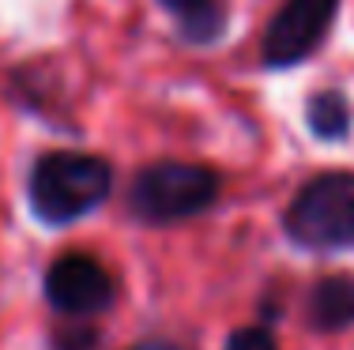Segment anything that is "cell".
<instances>
[{
	"mask_svg": "<svg viewBox=\"0 0 354 350\" xmlns=\"http://www.w3.org/2000/svg\"><path fill=\"white\" fill-rule=\"evenodd\" d=\"M113 196V166L91 151H46L27 173V207L41 226H72Z\"/></svg>",
	"mask_w": 354,
	"mask_h": 350,
	"instance_id": "obj_1",
	"label": "cell"
},
{
	"mask_svg": "<svg viewBox=\"0 0 354 350\" xmlns=\"http://www.w3.org/2000/svg\"><path fill=\"white\" fill-rule=\"evenodd\" d=\"M218 193H223V177L212 166L158 158L132 173L124 204H129V215L143 226H177V222L212 211Z\"/></svg>",
	"mask_w": 354,
	"mask_h": 350,
	"instance_id": "obj_2",
	"label": "cell"
},
{
	"mask_svg": "<svg viewBox=\"0 0 354 350\" xmlns=\"http://www.w3.org/2000/svg\"><path fill=\"white\" fill-rule=\"evenodd\" d=\"M283 233L306 253L354 249V170L313 173L286 204Z\"/></svg>",
	"mask_w": 354,
	"mask_h": 350,
	"instance_id": "obj_3",
	"label": "cell"
},
{
	"mask_svg": "<svg viewBox=\"0 0 354 350\" xmlns=\"http://www.w3.org/2000/svg\"><path fill=\"white\" fill-rule=\"evenodd\" d=\"M339 4L343 0H283L260 38L264 72H286L294 64H306L332 35Z\"/></svg>",
	"mask_w": 354,
	"mask_h": 350,
	"instance_id": "obj_4",
	"label": "cell"
},
{
	"mask_svg": "<svg viewBox=\"0 0 354 350\" xmlns=\"http://www.w3.org/2000/svg\"><path fill=\"white\" fill-rule=\"evenodd\" d=\"M41 294L61 320H95L117 302V279L95 253L68 249L41 275Z\"/></svg>",
	"mask_w": 354,
	"mask_h": 350,
	"instance_id": "obj_5",
	"label": "cell"
},
{
	"mask_svg": "<svg viewBox=\"0 0 354 350\" xmlns=\"http://www.w3.org/2000/svg\"><path fill=\"white\" fill-rule=\"evenodd\" d=\"M306 324L320 336L354 328V275H320L306 294Z\"/></svg>",
	"mask_w": 354,
	"mask_h": 350,
	"instance_id": "obj_6",
	"label": "cell"
},
{
	"mask_svg": "<svg viewBox=\"0 0 354 350\" xmlns=\"http://www.w3.org/2000/svg\"><path fill=\"white\" fill-rule=\"evenodd\" d=\"M177 23V38L185 46H215L226 35V0H158Z\"/></svg>",
	"mask_w": 354,
	"mask_h": 350,
	"instance_id": "obj_7",
	"label": "cell"
},
{
	"mask_svg": "<svg viewBox=\"0 0 354 350\" xmlns=\"http://www.w3.org/2000/svg\"><path fill=\"white\" fill-rule=\"evenodd\" d=\"M306 128L317 144H347L354 128V110L339 87L313 90L306 98Z\"/></svg>",
	"mask_w": 354,
	"mask_h": 350,
	"instance_id": "obj_8",
	"label": "cell"
},
{
	"mask_svg": "<svg viewBox=\"0 0 354 350\" xmlns=\"http://www.w3.org/2000/svg\"><path fill=\"white\" fill-rule=\"evenodd\" d=\"M102 331L91 320H64L61 328L49 331V350H98Z\"/></svg>",
	"mask_w": 354,
	"mask_h": 350,
	"instance_id": "obj_9",
	"label": "cell"
},
{
	"mask_svg": "<svg viewBox=\"0 0 354 350\" xmlns=\"http://www.w3.org/2000/svg\"><path fill=\"white\" fill-rule=\"evenodd\" d=\"M223 350H279V339L268 324H245V328H234L226 336Z\"/></svg>",
	"mask_w": 354,
	"mask_h": 350,
	"instance_id": "obj_10",
	"label": "cell"
},
{
	"mask_svg": "<svg viewBox=\"0 0 354 350\" xmlns=\"http://www.w3.org/2000/svg\"><path fill=\"white\" fill-rule=\"evenodd\" d=\"M129 350H192V347L177 343V339H166V336H151V339H136Z\"/></svg>",
	"mask_w": 354,
	"mask_h": 350,
	"instance_id": "obj_11",
	"label": "cell"
}]
</instances>
